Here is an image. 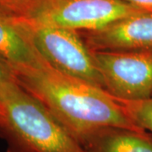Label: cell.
<instances>
[{"mask_svg": "<svg viewBox=\"0 0 152 152\" xmlns=\"http://www.w3.org/2000/svg\"><path fill=\"white\" fill-rule=\"evenodd\" d=\"M0 133L10 152H87L15 80L0 88Z\"/></svg>", "mask_w": 152, "mask_h": 152, "instance_id": "7a4b0ae2", "label": "cell"}, {"mask_svg": "<svg viewBox=\"0 0 152 152\" xmlns=\"http://www.w3.org/2000/svg\"><path fill=\"white\" fill-rule=\"evenodd\" d=\"M143 10L152 11V0H122Z\"/></svg>", "mask_w": 152, "mask_h": 152, "instance_id": "7c38bea8", "label": "cell"}, {"mask_svg": "<svg viewBox=\"0 0 152 152\" xmlns=\"http://www.w3.org/2000/svg\"><path fill=\"white\" fill-rule=\"evenodd\" d=\"M142 10L122 0H37L25 17L40 25L89 31Z\"/></svg>", "mask_w": 152, "mask_h": 152, "instance_id": "277c9868", "label": "cell"}, {"mask_svg": "<svg viewBox=\"0 0 152 152\" xmlns=\"http://www.w3.org/2000/svg\"><path fill=\"white\" fill-rule=\"evenodd\" d=\"M0 57L11 67H39L45 60L28 39L22 16H0Z\"/></svg>", "mask_w": 152, "mask_h": 152, "instance_id": "52a82bcc", "label": "cell"}, {"mask_svg": "<svg viewBox=\"0 0 152 152\" xmlns=\"http://www.w3.org/2000/svg\"><path fill=\"white\" fill-rule=\"evenodd\" d=\"M36 1H37V0H36ZM35 3H36V2H35Z\"/></svg>", "mask_w": 152, "mask_h": 152, "instance_id": "5bb4252c", "label": "cell"}, {"mask_svg": "<svg viewBox=\"0 0 152 152\" xmlns=\"http://www.w3.org/2000/svg\"><path fill=\"white\" fill-rule=\"evenodd\" d=\"M11 69L15 80L37 99L80 145L95 132L109 127L145 131L107 91L58 72L46 61L39 67Z\"/></svg>", "mask_w": 152, "mask_h": 152, "instance_id": "6da1fadb", "label": "cell"}, {"mask_svg": "<svg viewBox=\"0 0 152 152\" xmlns=\"http://www.w3.org/2000/svg\"><path fill=\"white\" fill-rule=\"evenodd\" d=\"M79 32L91 51L151 49L152 11H140L97 30Z\"/></svg>", "mask_w": 152, "mask_h": 152, "instance_id": "8992f818", "label": "cell"}, {"mask_svg": "<svg viewBox=\"0 0 152 152\" xmlns=\"http://www.w3.org/2000/svg\"><path fill=\"white\" fill-rule=\"evenodd\" d=\"M28 39L54 69L105 90L92 51L75 30L37 24L22 16Z\"/></svg>", "mask_w": 152, "mask_h": 152, "instance_id": "3957f363", "label": "cell"}, {"mask_svg": "<svg viewBox=\"0 0 152 152\" xmlns=\"http://www.w3.org/2000/svg\"><path fill=\"white\" fill-rule=\"evenodd\" d=\"M87 152H152L146 131L109 127L95 132L80 144Z\"/></svg>", "mask_w": 152, "mask_h": 152, "instance_id": "ba28073f", "label": "cell"}, {"mask_svg": "<svg viewBox=\"0 0 152 152\" xmlns=\"http://www.w3.org/2000/svg\"><path fill=\"white\" fill-rule=\"evenodd\" d=\"M115 99L122 105L126 113L138 127L152 133V96L137 101Z\"/></svg>", "mask_w": 152, "mask_h": 152, "instance_id": "9c48e42d", "label": "cell"}, {"mask_svg": "<svg viewBox=\"0 0 152 152\" xmlns=\"http://www.w3.org/2000/svg\"><path fill=\"white\" fill-rule=\"evenodd\" d=\"M20 16H26L36 0H6Z\"/></svg>", "mask_w": 152, "mask_h": 152, "instance_id": "30bf717a", "label": "cell"}, {"mask_svg": "<svg viewBox=\"0 0 152 152\" xmlns=\"http://www.w3.org/2000/svg\"><path fill=\"white\" fill-rule=\"evenodd\" d=\"M105 91L118 99L137 101L152 96V48L92 51Z\"/></svg>", "mask_w": 152, "mask_h": 152, "instance_id": "5b68a950", "label": "cell"}, {"mask_svg": "<svg viewBox=\"0 0 152 152\" xmlns=\"http://www.w3.org/2000/svg\"><path fill=\"white\" fill-rule=\"evenodd\" d=\"M0 16H20L6 0H0Z\"/></svg>", "mask_w": 152, "mask_h": 152, "instance_id": "4fadbf2b", "label": "cell"}, {"mask_svg": "<svg viewBox=\"0 0 152 152\" xmlns=\"http://www.w3.org/2000/svg\"><path fill=\"white\" fill-rule=\"evenodd\" d=\"M14 80L15 78L10 65L7 61L0 57V88L5 83Z\"/></svg>", "mask_w": 152, "mask_h": 152, "instance_id": "8fae6325", "label": "cell"}]
</instances>
